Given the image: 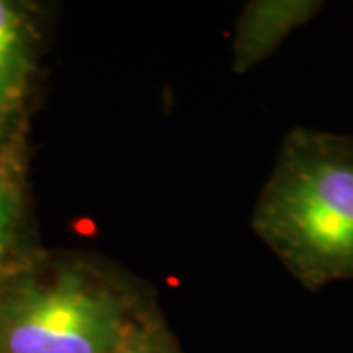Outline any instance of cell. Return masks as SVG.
<instances>
[{
  "label": "cell",
  "instance_id": "obj_1",
  "mask_svg": "<svg viewBox=\"0 0 353 353\" xmlns=\"http://www.w3.org/2000/svg\"><path fill=\"white\" fill-rule=\"evenodd\" d=\"M157 306L120 265L43 250L0 289V353H114Z\"/></svg>",
  "mask_w": 353,
  "mask_h": 353
},
{
  "label": "cell",
  "instance_id": "obj_2",
  "mask_svg": "<svg viewBox=\"0 0 353 353\" xmlns=\"http://www.w3.org/2000/svg\"><path fill=\"white\" fill-rule=\"evenodd\" d=\"M252 228L304 289L352 281L353 136L290 130Z\"/></svg>",
  "mask_w": 353,
  "mask_h": 353
},
{
  "label": "cell",
  "instance_id": "obj_3",
  "mask_svg": "<svg viewBox=\"0 0 353 353\" xmlns=\"http://www.w3.org/2000/svg\"><path fill=\"white\" fill-rule=\"evenodd\" d=\"M43 39L39 4L0 0V148L28 143Z\"/></svg>",
  "mask_w": 353,
  "mask_h": 353
},
{
  "label": "cell",
  "instance_id": "obj_4",
  "mask_svg": "<svg viewBox=\"0 0 353 353\" xmlns=\"http://www.w3.org/2000/svg\"><path fill=\"white\" fill-rule=\"evenodd\" d=\"M43 250L28 190V143L0 148V289Z\"/></svg>",
  "mask_w": 353,
  "mask_h": 353
},
{
  "label": "cell",
  "instance_id": "obj_5",
  "mask_svg": "<svg viewBox=\"0 0 353 353\" xmlns=\"http://www.w3.org/2000/svg\"><path fill=\"white\" fill-rule=\"evenodd\" d=\"M324 8L318 0H253L248 2L234 30L232 59L236 73L273 55L290 34Z\"/></svg>",
  "mask_w": 353,
  "mask_h": 353
},
{
  "label": "cell",
  "instance_id": "obj_6",
  "mask_svg": "<svg viewBox=\"0 0 353 353\" xmlns=\"http://www.w3.org/2000/svg\"><path fill=\"white\" fill-rule=\"evenodd\" d=\"M114 353H183V350L157 306L132 328Z\"/></svg>",
  "mask_w": 353,
  "mask_h": 353
}]
</instances>
